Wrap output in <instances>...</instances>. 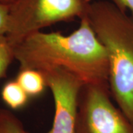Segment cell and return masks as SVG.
<instances>
[{
	"label": "cell",
	"instance_id": "obj_1",
	"mask_svg": "<svg viewBox=\"0 0 133 133\" xmlns=\"http://www.w3.org/2000/svg\"><path fill=\"white\" fill-rule=\"evenodd\" d=\"M13 48L20 69H34L42 73L64 69L84 83L109 84L107 52L87 17L81 19L78 28L69 35L36 32Z\"/></svg>",
	"mask_w": 133,
	"mask_h": 133
},
{
	"label": "cell",
	"instance_id": "obj_2",
	"mask_svg": "<svg viewBox=\"0 0 133 133\" xmlns=\"http://www.w3.org/2000/svg\"><path fill=\"white\" fill-rule=\"evenodd\" d=\"M87 19L104 46L112 98L133 124V16L110 1H96Z\"/></svg>",
	"mask_w": 133,
	"mask_h": 133
},
{
	"label": "cell",
	"instance_id": "obj_3",
	"mask_svg": "<svg viewBox=\"0 0 133 133\" xmlns=\"http://www.w3.org/2000/svg\"><path fill=\"white\" fill-rule=\"evenodd\" d=\"M92 0H15L6 36L14 47L30 34L62 22L87 16Z\"/></svg>",
	"mask_w": 133,
	"mask_h": 133
},
{
	"label": "cell",
	"instance_id": "obj_4",
	"mask_svg": "<svg viewBox=\"0 0 133 133\" xmlns=\"http://www.w3.org/2000/svg\"><path fill=\"white\" fill-rule=\"evenodd\" d=\"M111 98L108 84L81 86L77 98L76 133H133V124Z\"/></svg>",
	"mask_w": 133,
	"mask_h": 133
},
{
	"label": "cell",
	"instance_id": "obj_5",
	"mask_svg": "<svg viewBox=\"0 0 133 133\" xmlns=\"http://www.w3.org/2000/svg\"><path fill=\"white\" fill-rule=\"evenodd\" d=\"M42 74L55 104L52 127L48 133H76L77 98L84 82L64 69H53Z\"/></svg>",
	"mask_w": 133,
	"mask_h": 133
},
{
	"label": "cell",
	"instance_id": "obj_6",
	"mask_svg": "<svg viewBox=\"0 0 133 133\" xmlns=\"http://www.w3.org/2000/svg\"><path fill=\"white\" fill-rule=\"evenodd\" d=\"M16 80L29 97H36L41 95L45 87H48L44 76L40 71L34 69H20Z\"/></svg>",
	"mask_w": 133,
	"mask_h": 133
},
{
	"label": "cell",
	"instance_id": "obj_7",
	"mask_svg": "<svg viewBox=\"0 0 133 133\" xmlns=\"http://www.w3.org/2000/svg\"><path fill=\"white\" fill-rule=\"evenodd\" d=\"M1 95L3 101L13 109L22 108L30 98L16 80L7 82L2 87Z\"/></svg>",
	"mask_w": 133,
	"mask_h": 133
},
{
	"label": "cell",
	"instance_id": "obj_8",
	"mask_svg": "<svg viewBox=\"0 0 133 133\" xmlns=\"http://www.w3.org/2000/svg\"><path fill=\"white\" fill-rule=\"evenodd\" d=\"M0 133H27L22 121L8 109H0Z\"/></svg>",
	"mask_w": 133,
	"mask_h": 133
},
{
	"label": "cell",
	"instance_id": "obj_9",
	"mask_svg": "<svg viewBox=\"0 0 133 133\" xmlns=\"http://www.w3.org/2000/svg\"><path fill=\"white\" fill-rule=\"evenodd\" d=\"M15 59L14 48L5 35L0 36V78L7 76L10 64Z\"/></svg>",
	"mask_w": 133,
	"mask_h": 133
},
{
	"label": "cell",
	"instance_id": "obj_10",
	"mask_svg": "<svg viewBox=\"0 0 133 133\" xmlns=\"http://www.w3.org/2000/svg\"><path fill=\"white\" fill-rule=\"evenodd\" d=\"M10 5L0 2V36L6 35L8 29Z\"/></svg>",
	"mask_w": 133,
	"mask_h": 133
},
{
	"label": "cell",
	"instance_id": "obj_11",
	"mask_svg": "<svg viewBox=\"0 0 133 133\" xmlns=\"http://www.w3.org/2000/svg\"><path fill=\"white\" fill-rule=\"evenodd\" d=\"M110 2L124 11L129 10L133 16V0H110Z\"/></svg>",
	"mask_w": 133,
	"mask_h": 133
},
{
	"label": "cell",
	"instance_id": "obj_12",
	"mask_svg": "<svg viewBox=\"0 0 133 133\" xmlns=\"http://www.w3.org/2000/svg\"><path fill=\"white\" fill-rule=\"evenodd\" d=\"M15 2V0H0V2L1 3H3V4H6V5H12L14 2Z\"/></svg>",
	"mask_w": 133,
	"mask_h": 133
}]
</instances>
